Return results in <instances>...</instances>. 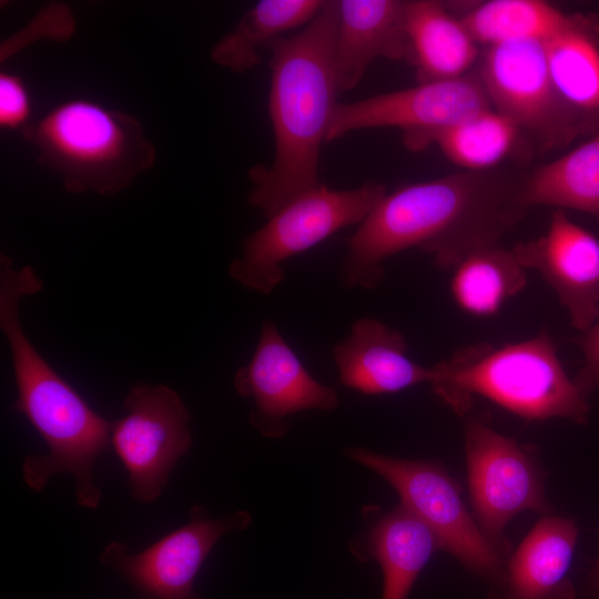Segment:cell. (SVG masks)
<instances>
[{"mask_svg":"<svg viewBox=\"0 0 599 599\" xmlns=\"http://www.w3.org/2000/svg\"><path fill=\"white\" fill-rule=\"evenodd\" d=\"M527 175L512 165L463 170L386 193L347 240L342 285L376 288L385 262L412 247L432 254L440 268H454L468 254L497 246L530 207Z\"/></svg>","mask_w":599,"mask_h":599,"instance_id":"1","label":"cell"},{"mask_svg":"<svg viewBox=\"0 0 599 599\" xmlns=\"http://www.w3.org/2000/svg\"><path fill=\"white\" fill-rule=\"evenodd\" d=\"M337 0L292 37L272 42L268 114L274 134L271 165L250 172L248 202L266 217L318 185V162L339 93L334 69Z\"/></svg>","mask_w":599,"mask_h":599,"instance_id":"2","label":"cell"},{"mask_svg":"<svg viewBox=\"0 0 599 599\" xmlns=\"http://www.w3.org/2000/svg\"><path fill=\"white\" fill-rule=\"evenodd\" d=\"M42 287L32 266L17 268L8 255L0 256V328L10 347L18 389L10 410L22 414L44 440L48 453L35 458L43 475L82 477L110 447L111 422L91 408L24 333L21 301Z\"/></svg>","mask_w":599,"mask_h":599,"instance_id":"3","label":"cell"},{"mask_svg":"<svg viewBox=\"0 0 599 599\" xmlns=\"http://www.w3.org/2000/svg\"><path fill=\"white\" fill-rule=\"evenodd\" d=\"M430 368L433 393L460 416L478 395L529 420L587 422V398L568 377L546 332L500 346L471 345Z\"/></svg>","mask_w":599,"mask_h":599,"instance_id":"4","label":"cell"},{"mask_svg":"<svg viewBox=\"0 0 599 599\" xmlns=\"http://www.w3.org/2000/svg\"><path fill=\"white\" fill-rule=\"evenodd\" d=\"M22 135L71 193L116 194L156 159L136 118L85 98L54 105Z\"/></svg>","mask_w":599,"mask_h":599,"instance_id":"5","label":"cell"},{"mask_svg":"<svg viewBox=\"0 0 599 599\" xmlns=\"http://www.w3.org/2000/svg\"><path fill=\"white\" fill-rule=\"evenodd\" d=\"M386 193V186L375 181L351 190L319 183L285 203L243 240L230 276L250 291L272 293L284 280L285 261L342 229L361 224Z\"/></svg>","mask_w":599,"mask_h":599,"instance_id":"6","label":"cell"},{"mask_svg":"<svg viewBox=\"0 0 599 599\" xmlns=\"http://www.w3.org/2000/svg\"><path fill=\"white\" fill-rule=\"evenodd\" d=\"M344 455L384 478L400 502L436 535L440 549L497 589L505 576L507 551L494 544L466 508L456 480L437 461L396 458L364 447Z\"/></svg>","mask_w":599,"mask_h":599,"instance_id":"7","label":"cell"},{"mask_svg":"<svg viewBox=\"0 0 599 599\" xmlns=\"http://www.w3.org/2000/svg\"><path fill=\"white\" fill-rule=\"evenodd\" d=\"M477 72L493 109L520 129L532 151L561 149L583 136L552 84L544 41L488 47Z\"/></svg>","mask_w":599,"mask_h":599,"instance_id":"8","label":"cell"},{"mask_svg":"<svg viewBox=\"0 0 599 599\" xmlns=\"http://www.w3.org/2000/svg\"><path fill=\"white\" fill-rule=\"evenodd\" d=\"M122 407L124 415L111 422L110 447L128 473L131 496L151 502L192 446L191 414L179 393L164 384L136 383Z\"/></svg>","mask_w":599,"mask_h":599,"instance_id":"9","label":"cell"},{"mask_svg":"<svg viewBox=\"0 0 599 599\" xmlns=\"http://www.w3.org/2000/svg\"><path fill=\"white\" fill-rule=\"evenodd\" d=\"M465 451L475 519L504 550L502 532L515 516L525 510H549L544 469L530 447L477 418L466 422Z\"/></svg>","mask_w":599,"mask_h":599,"instance_id":"10","label":"cell"},{"mask_svg":"<svg viewBox=\"0 0 599 599\" xmlns=\"http://www.w3.org/2000/svg\"><path fill=\"white\" fill-rule=\"evenodd\" d=\"M252 521L246 510L214 518L195 505L185 525L143 550L132 554L113 540L103 548L100 561L123 577L138 599H202L194 582L212 549L224 536L246 530Z\"/></svg>","mask_w":599,"mask_h":599,"instance_id":"11","label":"cell"},{"mask_svg":"<svg viewBox=\"0 0 599 599\" xmlns=\"http://www.w3.org/2000/svg\"><path fill=\"white\" fill-rule=\"evenodd\" d=\"M493 109L478 72L376 94L335 108L326 142L366 129L398 128L405 145L427 148L435 132Z\"/></svg>","mask_w":599,"mask_h":599,"instance_id":"12","label":"cell"},{"mask_svg":"<svg viewBox=\"0 0 599 599\" xmlns=\"http://www.w3.org/2000/svg\"><path fill=\"white\" fill-rule=\"evenodd\" d=\"M233 385L252 399L250 424L268 438L285 436L293 414L332 412L339 405L336 388L309 374L272 321L263 323L254 354L237 369Z\"/></svg>","mask_w":599,"mask_h":599,"instance_id":"13","label":"cell"},{"mask_svg":"<svg viewBox=\"0 0 599 599\" xmlns=\"http://www.w3.org/2000/svg\"><path fill=\"white\" fill-rule=\"evenodd\" d=\"M519 264L540 273L579 331L599 316V241L556 209L547 232L512 250Z\"/></svg>","mask_w":599,"mask_h":599,"instance_id":"14","label":"cell"},{"mask_svg":"<svg viewBox=\"0 0 599 599\" xmlns=\"http://www.w3.org/2000/svg\"><path fill=\"white\" fill-rule=\"evenodd\" d=\"M362 514L364 525L349 544L351 552L362 562H378L382 599H407L419 573L440 549L436 535L402 502L389 511L367 505Z\"/></svg>","mask_w":599,"mask_h":599,"instance_id":"15","label":"cell"},{"mask_svg":"<svg viewBox=\"0 0 599 599\" xmlns=\"http://www.w3.org/2000/svg\"><path fill=\"white\" fill-rule=\"evenodd\" d=\"M334 69L339 92L354 89L378 58L409 61L405 0H337Z\"/></svg>","mask_w":599,"mask_h":599,"instance_id":"16","label":"cell"},{"mask_svg":"<svg viewBox=\"0 0 599 599\" xmlns=\"http://www.w3.org/2000/svg\"><path fill=\"white\" fill-rule=\"evenodd\" d=\"M332 356L339 383L365 395L397 393L432 378L430 367L407 356L404 335L370 317L356 319Z\"/></svg>","mask_w":599,"mask_h":599,"instance_id":"17","label":"cell"},{"mask_svg":"<svg viewBox=\"0 0 599 599\" xmlns=\"http://www.w3.org/2000/svg\"><path fill=\"white\" fill-rule=\"evenodd\" d=\"M573 521L545 516L508 559L500 586L490 599H576L568 571L577 542Z\"/></svg>","mask_w":599,"mask_h":599,"instance_id":"18","label":"cell"},{"mask_svg":"<svg viewBox=\"0 0 599 599\" xmlns=\"http://www.w3.org/2000/svg\"><path fill=\"white\" fill-rule=\"evenodd\" d=\"M552 84L583 136L599 130V20L569 14L545 42Z\"/></svg>","mask_w":599,"mask_h":599,"instance_id":"19","label":"cell"},{"mask_svg":"<svg viewBox=\"0 0 599 599\" xmlns=\"http://www.w3.org/2000/svg\"><path fill=\"white\" fill-rule=\"evenodd\" d=\"M406 31L418 83L464 77L478 60V43L445 2L407 0Z\"/></svg>","mask_w":599,"mask_h":599,"instance_id":"20","label":"cell"},{"mask_svg":"<svg viewBox=\"0 0 599 599\" xmlns=\"http://www.w3.org/2000/svg\"><path fill=\"white\" fill-rule=\"evenodd\" d=\"M324 0H261L247 10L212 47L211 60L242 73L261 61L260 51L287 31L307 26L321 11Z\"/></svg>","mask_w":599,"mask_h":599,"instance_id":"21","label":"cell"},{"mask_svg":"<svg viewBox=\"0 0 599 599\" xmlns=\"http://www.w3.org/2000/svg\"><path fill=\"white\" fill-rule=\"evenodd\" d=\"M430 144L466 171L497 169L509 158H524L532 151L520 129L494 109L435 132L427 146Z\"/></svg>","mask_w":599,"mask_h":599,"instance_id":"22","label":"cell"},{"mask_svg":"<svg viewBox=\"0 0 599 599\" xmlns=\"http://www.w3.org/2000/svg\"><path fill=\"white\" fill-rule=\"evenodd\" d=\"M525 194L529 206L599 215V130L562 156L529 171Z\"/></svg>","mask_w":599,"mask_h":599,"instance_id":"23","label":"cell"},{"mask_svg":"<svg viewBox=\"0 0 599 599\" xmlns=\"http://www.w3.org/2000/svg\"><path fill=\"white\" fill-rule=\"evenodd\" d=\"M526 283V270L512 251L497 245L465 256L454 267L450 292L463 311L475 316H490Z\"/></svg>","mask_w":599,"mask_h":599,"instance_id":"24","label":"cell"},{"mask_svg":"<svg viewBox=\"0 0 599 599\" xmlns=\"http://www.w3.org/2000/svg\"><path fill=\"white\" fill-rule=\"evenodd\" d=\"M478 44L486 48L524 40L546 42L569 14L542 0H490L468 7L459 17Z\"/></svg>","mask_w":599,"mask_h":599,"instance_id":"25","label":"cell"},{"mask_svg":"<svg viewBox=\"0 0 599 599\" xmlns=\"http://www.w3.org/2000/svg\"><path fill=\"white\" fill-rule=\"evenodd\" d=\"M32 101L23 79L12 72L0 73V126L21 134L33 123Z\"/></svg>","mask_w":599,"mask_h":599,"instance_id":"26","label":"cell"},{"mask_svg":"<svg viewBox=\"0 0 599 599\" xmlns=\"http://www.w3.org/2000/svg\"><path fill=\"white\" fill-rule=\"evenodd\" d=\"M585 332L578 339L583 354V366L573 382L587 398L599 387V322Z\"/></svg>","mask_w":599,"mask_h":599,"instance_id":"27","label":"cell"},{"mask_svg":"<svg viewBox=\"0 0 599 599\" xmlns=\"http://www.w3.org/2000/svg\"><path fill=\"white\" fill-rule=\"evenodd\" d=\"M580 599H599V560L583 585Z\"/></svg>","mask_w":599,"mask_h":599,"instance_id":"28","label":"cell"}]
</instances>
